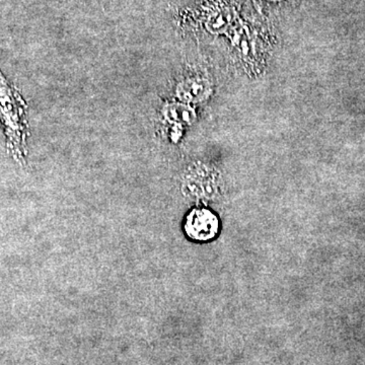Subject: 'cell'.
Here are the masks:
<instances>
[{"mask_svg":"<svg viewBox=\"0 0 365 365\" xmlns=\"http://www.w3.org/2000/svg\"><path fill=\"white\" fill-rule=\"evenodd\" d=\"M218 227L217 217L207 209H194L185 223V232L195 241L213 239L218 232Z\"/></svg>","mask_w":365,"mask_h":365,"instance_id":"cell-2","label":"cell"},{"mask_svg":"<svg viewBox=\"0 0 365 365\" xmlns=\"http://www.w3.org/2000/svg\"><path fill=\"white\" fill-rule=\"evenodd\" d=\"M211 86L207 79L200 76H188L177 86V97L182 103L191 105L202 102L210 95Z\"/></svg>","mask_w":365,"mask_h":365,"instance_id":"cell-3","label":"cell"},{"mask_svg":"<svg viewBox=\"0 0 365 365\" xmlns=\"http://www.w3.org/2000/svg\"><path fill=\"white\" fill-rule=\"evenodd\" d=\"M0 122L6 137L7 150L16 160H25L30 136L28 106L21 93L0 71Z\"/></svg>","mask_w":365,"mask_h":365,"instance_id":"cell-1","label":"cell"},{"mask_svg":"<svg viewBox=\"0 0 365 365\" xmlns=\"http://www.w3.org/2000/svg\"><path fill=\"white\" fill-rule=\"evenodd\" d=\"M163 116L170 124L190 125L196 119L195 110L182 102L169 103L163 107Z\"/></svg>","mask_w":365,"mask_h":365,"instance_id":"cell-4","label":"cell"}]
</instances>
